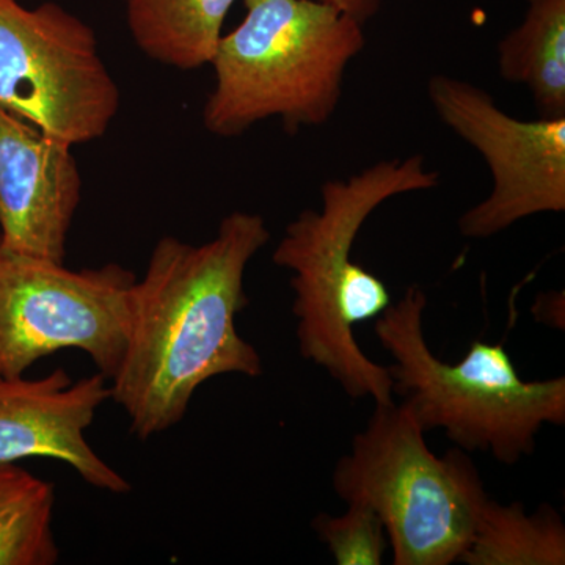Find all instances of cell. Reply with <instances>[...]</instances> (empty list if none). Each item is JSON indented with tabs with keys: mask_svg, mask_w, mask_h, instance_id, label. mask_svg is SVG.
Here are the masks:
<instances>
[{
	"mask_svg": "<svg viewBox=\"0 0 565 565\" xmlns=\"http://www.w3.org/2000/svg\"><path fill=\"white\" fill-rule=\"evenodd\" d=\"M262 215L232 212L207 243L166 236L132 289L131 330L110 399L140 440L166 433L188 414L193 394L223 374L258 377L263 360L237 332L248 307L245 270L266 247Z\"/></svg>",
	"mask_w": 565,
	"mask_h": 565,
	"instance_id": "obj_1",
	"label": "cell"
},
{
	"mask_svg": "<svg viewBox=\"0 0 565 565\" xmlns=\"http://www.w3.org/2000/svg\"><path fill=\"white\" fill-rule=\"evenodd\" d=\"M438 182L440 174L426 169L423 154L326 181L322 210L300 212L275 247L274 263L292 274L300 355L326 370L351 399L394 403L388 366L371 360L355 340V327L384 313L392 297L381 278L353 262V244L379 206L405 193L430 191Z\"/></svg>",
	"mask_w": 565,
	"mask_h": 565,
	"instance_id": "obj_2",
	"label": "cell"
},
{
	"mask_svg": "<svg viewBox=\"0 0 565 565\" xmlns=\"http://www.w3.org/2000/svg\"><path fill=\"white\" fill-rule=\"evenodd\" d=\"M245 18L223 35L203 125L237 137L280 118L289 134L337 111L349 63L363 51V24L322 0H244Z\"/></svg>",
	"mask_w": 565,
	"mask_h": 565,
	"instance_id": "obj_3",
	"label": "cell"
},
{
	"mask_svg": "<svg viewBox=\"0 0 565 565\" xmlns=\"http://www.w3.org/2000/svg\"><path fill=\"white\" fill-rule=\"evenodd\" d=\"M426 292L408 286L375 318L374 333L392 355L393 396L424 433L441 429L465 452L514 465L535 451L545 424H565V379L523 381L503 344L476 340L459 363L441 362L424 334Z\"/></svg>",
	"mask_w": 565,
	"mask_h": 565,
	"instance_id": "obj_4",
	"label": "cell"
},
{
	"mask_svg": "<svg viewBox=\"0 0 565 565\" xmlns=\"http://www.w3.org/2000/svg\"><path fill=\"white\" fill-rule=\"evenodd\" d=\"M334 493L373 509L384 523L394 565L460 563L487 497L460 448L435 456L404 403L375 404L349 455L334 465Z\"/></svg>",
	"mask_w": 565,
	"mask_h": 565,
	"instance_id": "obj_5",
	"label": "cell"
},
{
	"mask_svg": "<svg viewBox=\"0 0 565 565\" xmlns=\"http://www.w3.org/2000/svg\"><path fill=\"white\" fill-rule=\"evenodd\" d=\"M136 281L120 264L71 270L0 245V375L76 349L110 381L128 345Z\"/></svg>",
	"mask_w": 565,
	"mask_h": 565,
	"instance_id": "obj_6",
	"label": "cell"
},
{
	"mask_svg": "<svg viewBox=\"0 0 565 565\" xmlns=\"http://www.w3.org/2000/svg\"><path fill=\"white\" fill-rule=\"evenodd\" d=\"M120 103L90 25L55 2L0 0V107L74 147L103 137Z\"/></svg>",
	"mask_w": 565,
	"mask_h": 565,
	"instance_id": "obj_7",
	"label": "cell"
},
{
	"mask_svg": "<svg viewBox=\"0 0 565 565\" xmlns=\"http://www.w3.org/2000/svg\"><path fill=\"white\" fill-rule=\"evenodd\" d=\"M427 96L492 173L489 196L457 222L463 237L487 239L531 215L565 211V117L519 120L484 88L446 74L430 77Z\"/></svg>",
	"mask_w": 565,
	"mask_h": 565,
	"instance_id": "obj_8",
	"label": "cell"
},
{
	"mask_svg": "<svg viewBox=\"0 0 565 565\" xmlns=\"http://www.w3.org/2000/svg\"><path fill=\"white\" fill-rule=\"evenodd\" d=\"M107 399L110 385L99 373L79 381L62 367L40 379L0 375V463L58 460L95 489L131 492V484L85 438Z\"/></svg>",
	"mask_w": 565,
	"mask_h": 565,
	"instance_id": "obj_9",
	"label": "cell"
},
{
	"mask_svg": "<svg viewBox=\"0 0 565 565\" xmlns=\"http://www.w3.org/2000/svg\"><path fill=\"white\" fill-rule=\"evenodd\" d=\"M71 145L0 107V245L65 263L82 199Z\"/></svg>",
	"mask_w": 565,
	"mask_h": 565,
	"instance_id": "obj_10",
	"label": "cell"
},
{
	"mask_svg": "<svg viewBox=\"0 0 565 565\" xmlns=\"http://www.w3.org/2000/svg\"><path fill=\"white\" fill-rule=\"evenodd\" d=\"M236 0H126L134 41L145 55L182 71L211 65Z\"/></svg>",
	"mask_w": 565,
	"mask_h": 565,
	"instance_id": "obj_11",
	"label": "cell"
},
{
	"mask_svg": "<svg viewBox=\"0 0 565 565\" xmlns=\"http://www.w3.org/2000/svg\"><path fill=\"white\" fill-rule=\"evenodd\" d=\"M498 70L527 87L541 117H565V0H527L525 20L498 44Z\"/></svg>",
	"mask_w": 565,
	"mask_h": 565,
	"instance_id": "obj_12",
	"label": "cell"
},
{
	"mask_svg": "<svg viewBox=\"0 0 565 565\" xmlns=\"http://www.w3.org/2000/svg\"><path fill=\"white\" fill-rule=\"evenodd\" d=\"M467 565H564L565 525L550 504L526 514L522 503L501 504L489 494L479 505Z\"/></svg>",
	"mask_w": 565,
	"mask_h": 565,
	"instance_id": "obj_13",
	"label": "cell"
},
{
	"mask_svg": "<svg viewBox=\"0 0 565 565\" xmlns=\"http://www.w3.org/2000/svg\"><path fill=\"white\" fill-rule=\"evenodd\" d=\"M55 486L17 463H0V565H54Z\"/></svg>",
	"mask_w": 565,
	"mask_h": 565,
	"instance_id": "obj_14",
	"label": "cell"
},
{
	"mask_svg": "<svg viewBox=\"0 0 565 565\" xmlns=\"http://www.w3.org/2000/svg\"><path fill=\"white\" fill-rule=\"evenodd\" d=\"M311 525L338 565L384 563L388 537L384 523L367 505L349 503L343 515L318 514Z\"/></svg>",
	"mask_w": 565,
	"mask_h": 565,
	"instance_id": "obj_15",
	"label": "cell"
},
{
	"mask_svg": "<svg viewBox=\"0 0 565 565\" xmlns=\"http://www.w3.org/2000/svg\"><path fill=\"white\" fill-rule=\"evenodd\" d=\"M564 292L541 294L533 305V315L539 322L564 330Z\"/></svg>",
	"mask_w": 565,
	"mask_h": 565,
	"instance_id": "obj_16",
	"label": "cell"
},
{
	"mask_svg": "<svg viewBox=\"0 0 565 565\" xmlns=\"http://www.w3.org/2000/svg\"><path fill=\"white\" fill-rule=\"evenodd\" d=\"M322 2L330 3L344 13L351 14L363 25L377 13L379 7H381V0H322Z\"/></svg>",
	"mask_w": 565,
	"mask_h": 565,
	"instance_id": "obj_17",
	"label": "cell"
}]
</instances>
